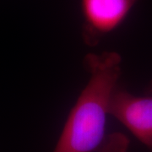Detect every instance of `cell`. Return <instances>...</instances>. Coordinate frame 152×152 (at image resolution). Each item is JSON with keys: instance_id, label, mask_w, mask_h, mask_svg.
<instances>
[{"instance_id": "1", "label": "cell", "mask_w": 152, "mask_h": 152, "mask_svg": "<svg viewBox=\"0 0 152 152\" xmlns=\"http://www.w3.org/2000/svg\"><path fill=\"white\" fill-rule=\"evenodd\" d=\"M122 58L115 52L89 53L84 67L88 82L70 110L53 152H127L128 140L116 134L106 136L111 99L121 75Z\"/></svg>"}, {"instance_id": "2", "label": "cell", "mask_w": 152, "mask_h": 152, "mask_svg": "<svg viewBox=\"0 0 152 152\" xmlns=\"http://www.w3.org/2000/svg\"><path fill=\"white\" fill-rule=\"evenodd\" d=\"M140 0H80L82 38L89 47L120 26Z\"/></svg>"}, {"instance_id": "3", "label": "cell", "mask_w": 152, "mask_h": 152, "mask_svg": "<svg viewBox=\"0 0 152 152\" xmlns=\"http://www.w3.org/2000/svg\"><path fill=\"white\" fill-rule=\"evenodd\" d=\"M110 115L152 149V81L142 96H134L117 87L111 99Z\"/></svg>"}]
</instances>
